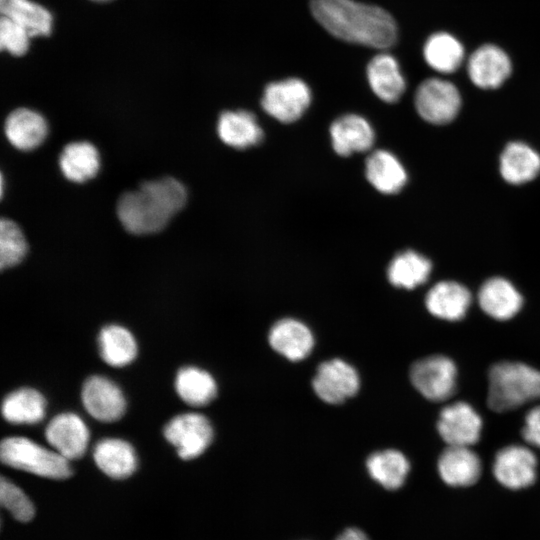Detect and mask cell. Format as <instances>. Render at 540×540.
<instances>
[{"label":"cell","mask_w":540,"mask_h":540,"mask_svg":"<svg viewBox=\"0 0 540 540\" xmlns=\"http://www.w3.org/2000/svg\"><path fill=\"white\" fill-rule=\"evenodd\" d=\"M512 62L509 55L495 44L479 46L467 60L470 81L481 89H497L510 77Z\"/></svg>","instance_id":"cell-11"},{"label":"cell","mask_w":540,"mask_h":540,"mask_svg":"<svg viewBox=\"0 0 540 540\" xmlns=\"http://www.w3.org/2000/svg\"><path fill=\"white\" fill-rule=\"evenodd\" d=\"M0 502L18 521L28 522L34 516L35 509L27 495L4 477L0 481Z\"/></svg>","instance_id":"cell-35"},{"label":"cell","mask_w":540,"mask_h":540,"mask_svg":"<svg viewBox=\"0 0 540 540\" xmlns=\"http://www.w3.org/2000/svg\"><path fill=\"white\" fill-rule=\"evenodd\" d=\"M310 87L299 78H287L269 83L263 92V110L281 123L297 121L311 104Z\"/></svg>","instance_id":"cell-6"},{"label":"cell","mask_w":540,"mask_h":540,"mask_svg":"<svg viewBox=\"0 0 540 540\" xmlns=\"http://www.w3.org/2000/svg\"><path fill=\"white\" fill-rule=\"evenodd\" d=\"M46 400L33 388H20L8 394L2 402V415L13 424H34L45 416Z\"/></svg>","instance_id":"cell-29"},{"label":"cell","mask_w":540,"mask_h":540,"mask_svg":"<svg viewBox=\"0 0 540 540\" xmlns=\"http://www.w3.org/2000/svg\"><path fill=\"white\" fill-rule=\"evenodd\" d=\"M27 243L20 227L12 220L0 222V267L10 268L19 264L27 252Z\"/></svg>","instance_id":"cell-34"},{"label":"cell","mask_w":540,"mask_h":540,"mask_svg":"<svg viewBox=\"0 0 540 540\" xmlns=\"http://www.w3.org/2000/svg\"><path fill=\"white\" fill-rule=\"evenodd\" d=\"M185 186L173 177L144 181L137 190L123 193L116 206L118 219L126 231L153 234L164 229L185 205Z\"/></svg>","instance_id":"cell-2"},{"label":"cell","mask_w":540,"mask_h":540,"mask_svg":"<svg viewBox=\"0 0 540 540\" xmlns=\"http://www.w3.org/2000/svg\"><path fill=\"white\" fill-rule=\"evenodd\" d=\"M540 398V371L520 362L502 361L489 371L487 403L495 412L516 409Z\"/></svg>","instance_id":"cell-3"},{"label":"cell","mask_w":540,"mask_h":540,"mask_svg":"<svg viewBox=\"0 0 540 540\" xmlns=\"http://www.w3.org/2000/svg\"><path fill=\"white\" fill-rule=\"evenodd\" d=\"M95 1H106V0H95Z\"/></svg>","instance_id":"cell-39"},{"label":"cell","mask_w":540,"mask_h":540,"mask_svg":"<svg viewBox=\"0 0 540 540\" xmlns=\"http://www.w3.org/2000/svg\"><path fill=\"white\" fill-rule=\"evenodd\" d=\"M366 75L371 90L383 102L395 103L405 92L406 81L399 62L388 52L382 51L369 61Z\"/></svg>","instance_id":"cell-16"},{"label":"cell","mask_w":540,"mask_h":540,"mask_svg":"<svg viewBox=\"0 0 540 540\" xmlns=\"http://www.w3.org/2000/svg\"><path fill=\"white\" fill-rule=\"evenodd\" d=\"M336 540H369L364 532L357 528H348Z\"/></svg>","instance_id":"cell-38"},{"label":"cell","mask_w":540,"mask_h":540,"mask_svg":"<svg viewBox=\"0 0 540 540\" xmlns=\"http://www.w3.org/2000/svg\"><path fill=\"white\" fill-rule=\"evenodd\" d=\"M312 387L318 398L325 403L341 404L358 392L360 377L352 365L335 358L319 365Z\"/></svg>","instance_id":"cell-9"},{"label":"cell","mask_w":540,"mask_h":540,"mask_svg":"<svg viewBox=\"0 0 540 540\" xmlns=\"http://www.w3.org/2000/svg\"><path fill=\"white\" fill-rule=\"evenodd\" d=\"M3 16L22 26L32 36L48 35L52 16L44 7L30 0H0Z\"/></svg>","instance_id":"cell-33"},{"label":"cell","mask_w":540,"mask_h":540,"mask_svg":"<svg viewBox=\"0 0 540 540\" xmlns=\"http://www.w3.org/2000/svg\"><path fill=\"white\" fill-rule=\"evenodd\" d=\"M1 461L12 468L51 479L72 475L69 460L25 437H7L0 445Z\"/></svg>","instance_id":"cell-4"},{"label":"cell","mask_w":540,"mask_h":540,"mask_svg":"<svg viewBox=\"0 0 540 540\" xmlns=\"http://www.w3.org/2000/svg\"><path fill=\"white\" fill-rule=\"evenodd\" d=\"M409 376L415 389L431 401L447 400L456 390V365L443 355H432L414 362Z\"/></svg>","instance_id":"cell-7"},{"label":"cell","mask_w":540,"mask_h":540,"mask_svg":"<svg viewBox=\"0 0 540 540\" xmlns=\"http://www.w3.org/2000/svg\"><path fill=\"white\" fill-rule=\"evenodd\" d=\"M522 437L527 443L540 448V406L531 409L527 413L522 429Z\"/></svg>","instance_id":"cell-37"},{"label":"cell","mask_w":540,"mask_h":540,"mask_svg":"<svg viewBox=\"0 0 540 540\" xmlns=\"http://www.w3.org/2000/svg\"><path fill=\"white\" fill-rule=\"evenodd\" d=\"M481 428L480 415L461 401L443 408L437 422V430L448 446L470 447L478 442Z\"/></svg>","instance_id":"cell-12"},{"label":"cell","mask_w":540,"mask_h":540,"mask_svg":"<svg viewBox=\"0 0 540 540\" xmlns=\"http://www.w3.org/2000/svg\"><path fill=\"white\" fill-rule=\"evenodd\" d=\"M423 57L431 69L438 73L451 74L463 64L465 49L454 35L439 31L431 34L425 41Z\"/></svg>","instance_id":"cell-26"},{"label":"cell","mask_w":540,"mask_h":540,"mask_svg":"<svg viewBox=\"0 0 540 540\" xmlns=\"http://www.w3.org/2000/svg\"><path fill=\"white\" fill-rule=\"evenodd\" d=\"M315 20L332 36L385 50L398 39V27L385 9L355 0H310Z\"/></svg>","instance_id":"cell-1"},{"label":"cell","mask_w":540,"mask_h":540,"mask_svg":"<svg viewBox=\"0 0 540 540\" xmlns=\"http://www.w3.org/2000/svg\"><path fill=\"white\" fill-rule=\"evenodd\" d=\"M461 94L450 81L431 77L418 86L414 104L420 117L435 125H444L458 115L461 108Z\"/></svg>","instance_id":"cell-5"},{"label":"cell","mask_w":540,"mask_h":540,"mask_svg":"<svg viewBox=\"0 0 540 540\" xmlns=\"http://www.w3.org/2000/svg\"><path fill=\"white\" fill-rule=\"evenodd\" d=\"M268 342L274 351L286 359L300 361L312 352L314 336L303 322L285 318L271 327Z\"/></svg>","instance_id":"cell-17"},{"label":"cell","mask_w":540,"mask_h":540,"mask_svg":"<svg viewBox=\"0 0 540 540\" xmlns=\"http://www.w3.org/2000/svg\"><path fill=\"white\" fill-rule=\"evenodd\" d=\"M166 440L177 448L183 460L200 456L213 439L210 421L202 414L184 413L172 418L164 427Z\"/></svg>","instance_id":"cell-8"},{"label":"cell","mask_w":540,"mask_h":540,"mask_svg":"<svg viewBox=\"0 0 540 540\" xmlns=\"http://www.w3.org/2000/svg\"><path fill=\"white\" fill-rule=\"evenodd\" d=\"M431 270L429 259L416 251L406 250L391 260L387 278L395 287L413 289L428 280Z\"/></svg>","instance_id":"cell-28"},{"label":"cell","mask_w":540,"mask_h":540,"mask_svg":"<svg viewBox=\"0 0 540 540\" xmlns=\"http://www.w3.org/2000/svg\"><path fill=\"white\" fill-rule=\"evenodd\" d=\"M4 132L8 141L17 149L32 150L45 140L48 126L44 117L28 108L12 111L5 120Z\"/></svg>","instance_id":"cell-22"},{"label":"cell","mask_w":540,"mask_h":540,"mask_svg":"<svg viewBox=\"0 0 540 540\" xmlns=\"http://www.w3.org/2000/svg\"><path fill=\"white\" fill-rule=\"evenodd\" d=\"M478 302L481 309L490 317L508 320L520 311L523 298L510 281L502 277H493L480 287Z\"/></svg>","instance_id":"cell-19"},{"label":"cell","mask_w":540,"mask_h":540,"mask_svg":"<svg viewBox=\"0 0 540 540\" xmlns=\"http://www.w3.org/2000/svg\"><path fill=\"white\" fill-rule=\"evenodd\" d=\"M28 32L11 19L2 16L0 21V47L13 55H22L28 49Z\"/></svg>","instance_id":"cell-36"},{"label":"cell","mask_w":540,"mask_h":540,"mask_svg":"<svg viewBox=\"0 0 540 540\" xmlns=\"http://www.w3.org/2000/svg\"><path fill=\"white\" fill-rule=\"evenodd\" d=\"M499 170L502 178L510 184L527 183L540 172V155L526 143L510 142L501 153Z\"/></svg>","instance_id":"cell-24"},{"label":"cell","mask_w":540,"mask_h":540,"mask_svg":"<svg viewBox=\"0 0 540 540\" xmlns=\"http://www.w3.org/2000/svg\"><path fill=\"white\" fill-rule=\"evenodd\" d=\"M493 475L504 487L512 490L527 488L537 477V459L527 447L510 445L495 456Z\"/></svg>","instance_id":"cell-10"},{"label":"cell","mask_w":540,"mask_h":540,"mask_svg":"<svg viewBox=\"0 0 540 540\" xmlns=\"http://www.w3.org/2000/svg\"><path fill=\"white\" fill-rule=\"evenodd\" d=\"M365 176L383 194L398 193L407 182V172L399 159L383 149L375 150L367 157Z\"/></svg>","instance_id":"cell-23"},{"label":"cell","mask_w":540,"mask_h":540,"mask_svg":"<svg viewBox=\"0 0 540 540\" xmlns=\"http://www.w3.org/2000/svg\"><path fill=\"white\" fill-rule=\"evenodd\" d=\"M81 396L86 411L101 422L117 421L126 410L120 388L103 376L89 377L83 384Z\"/></svg>","instance_id":"cell-13"},{"label":"cell","mask_w":540,"mask_h":540,"mask_svg":"<svg viewBox=\"0 0 540 540\" xmlns=\"http://www.w3.org/2000/svg\"><path fill=\"white\" fill-rule=\"evenodd\" d=\"M59 167L65 178L82 183L96 176L100 167L97 148L88 141L68 143L59 156Z\"/></svg>","instance_id":"cell-27"},{"label":"cell","mask_w":540,"mask_h":540,"mask_svg":"<svg viewBox=\"0 0 540 540\" xmlns=\"http://www.w3.org/2000/svg\"><path fill=\"white\" fill-rule=\"evenodd\" d=\"M471 293L455 281H441L426 294L425 305L435 317L456 321L462 319L471 304Z\"/></svg>","instance_id":"cell-20"},{"label":"cell","mask_w":540,"mask_h":540,"mask_svg":"<svg viewBox=\"0 0 540 540\" xmlns=\"http://www.w3.org/2000/svg\"><path fill=\"white\" fill-rule=\"evenodd\" d=\"M329 132L334 151L343 157L366 152L375 142L373 127L358 114H345L335 119Z\"/></svg>","instance_id":"cell-15"},{"label":"cell","mask_w":540,"mask_h":540,"mask_svg":"<svg viewBox=\"0 0 540 540\" xmlns=\"http://www.w3.org/2000/svg\"><path fill=\"white\" fill-rule=\"evenodd\" d=\"M175 388L179 397L191 406L207 405L217 395V384L212 375L193 366L178 371Z\"/></svg>","instance_id":"cell-31"},{"label":"cell","mask_w":540,"mask_h":540,"mask_svg":"<svg viewBox=\"0 0 540 540\" xmlns=\"http://www.w3.org/2000/svg\"><path fill=\"white\" fill-rule=\"evenodd\" d=\"M45 437L56 452L70 461L84 455L89 441V430L78 415L61 413L49 422Z\"/></svg>","instance_id":"cell-14"},{"label":"cell","mask_w":540,"mask_h":540,"mask_svg":"<svg viewBox=\"0 0 540 540\" xmlns=\"http://www.w3.org/2000/svg\"><path fill=\"white\" fill-rule=\"evenodd\" d=\"M93 458L99 469L114 479L129 477L137 467L133 446L122 439L100 440L94 447Z\"/></svg>","instance_id":"cell-25"},{"label":"cell","mask_w":540,"mask_h":540,"mask_svg":"<svg viewBox=\"0 0 540 540\" xmlns=\"http://www.w3.org/2000/svg\"><path fill=\"white\" fill-rule=\"evenodd\" d=\"M217 133L223 143L235 149L256 146L263 139V130L256 116L246 110L222 112L217 122Z\"/></svg>","instance_id":"cell-21"},{"label":"cell","mask_w":540,"mask_h":540,"mask_svg":"<svg viewBox=\"0 0 540 540\" xmlns=\"http://www.w3.org/2000/svg\"><path fill=\"white\" fill-rule=\"evenodd\" d=\"M100 355L107 364L123 367L137 356V343L132 333L119 325L102 328L98 337Z\"/></svg>","instance_id":"cell-32"},{"label":"cell","mask_w":540,"mask_h":540,"mask_svg":"<svg viewBox=\"0 0 540 540\" xmlns=\"http://www.w3.org/2000/svg\"><path fill=\"white\" fill-rule=\"evenodd\" d=\"M366 467L370 476L389 490L400 488L410 470L407 458L393 449L371 454L366 461Z\"/></svg>","instance_id":"cell-30"},{"label":"cell","mask_w":540,"mask_h":540,"mask_svg":"<svg viewBox=\"0 0 540 540\" xmlns=\"http://www.w3.org/2000/svg\"><path fill=\"white\" fill-rule=\"evenodd\" d=\"M437 468L443 482L453 487L475 484L482 472L480 458L466 446H448L441 453Z\"/></svg>","instance_id":"cell-18"}]
</instances>
